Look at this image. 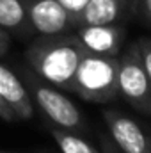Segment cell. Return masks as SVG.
Returning <instances> with one entry per match:
<instances>
[{
	"instance_id": "cell-1",
	"label": "cell",
	"mask_w": 151,
	"mask_h": 153,
	"mask_svg": "<svg viewBox=\"0 0 151 153\" xmlns=\"http://www.w3.org/2000/svg\"><path fill=\"white\" fill-rule=\"evenodd\" d=\"M85 48L75 34H53L36 38L25 52L27 66L44 82L73 93L78 62Z\"/></svg>"
},
{
	"instance_id": "cell-2",
	"label": "cell",
	"mask_w": 151,
	"mask_h": 153,
	"mask_svg": "<svg viewBox=\"0 0 151 153\" xmlns=\"http://www.w3.org/2000/svg\"><path fill=\"white\" fill-rule=\"evenodd\" d=\"M20 75H21V82L27 87L32 102L48 117L50 125L78 134L82 137L89 134V126H87V121L82 114V111L70 98H66L55 85L44 82L27 64L20 68Z\"/></svg>"
},
{
	"instance_id": "cell-3",
	"label": "cell",
	"mask_w": 151,
	"mask_h": 153,
	"mask_svg": "<svg viewBox=\"0 0 151 153\" xmlns=\"http://www.w3.org/2000/svg\"><path fill=\"white\" fill-rule=\"evenodd\" d=\"M119 55L84 52L73 82V93L93 103H110L119 98Z\"/></svg>"
},
{
	"instance_id": "cell-4",
	"label": "cell",
	"mask_w": 151,
	"mask_h": 153,
	"mask_svg": "<svg viewBox=\"0 0 151 153\" xmlns=\"http://www.w3.org/2000/svg\"><path fill=\"white\" fill-rule=\"evenodd\" d=\"M119 96H123L135 111L151 116V82L141 61L137 43H132L124 53H119Z\"/></svg>"
},
{
	"instance_id": "cell-5",
	"label": "cell",
	"mask_w": 151,
	"mask_h": 153,
	"mask_svg": "<svg viewBox=\"0 0 151 153\" xmlns=\"http://www.w3.org/2000/svg\"><path fill=\"white\" fill-rule=\"evenodd\" d=\"M103 121L109 135L121 153H151V130L124 114L123 111L105 109Z\"/></svg>"
},
{
	"instance_id": "cell-6",
	"label": "cell",
	"mask_w": 151,
	"mask_h": 153,
	"mask_svg": "<svg viewBox=\"0 0 151 153\" xmlns=\"http://www.w3.org/2000/svg\"><path fill=\"white\" fill-rule=\"evenodd\" d=\"M34 34L53 36L75 30L73 18L57 0H23Z\"/></svg>"
},
{
	"instance_id": "cell-7",
	"label": "cell",
	"mask_w": 151,
	"mask_h": 153,
	"mask_svg": "<svg viewBox=\"0 0 151 153\" xmlns=\"http://www.w3.org/2000/svg\"><path fill=\"white\" fill-rule=\"evenodd\" d=\"M137 0H89L76 20V29L84 25H123L135 16Z\"/></svg>"
},
{
	"instance_id": "cell-8",
	"label": "cell",
	"mask_w": 151,
	"mask_h": 153,
	"mask_svg": "<svg viewBox=\"0 0 151 153\" xmlns=\"http://www.w3.org/2000/svg\"><path fill=\"white\" fill-rule=\"evenodd\" d=\"M75 30L85 52L98 55L117 57L126 39V29L123 25H84Z\"/></svg>"
},
{
	"instance_id": "cell-9",
	"label": "cell",
	"mask_w": 151,
	"mask_h": 153,
	"mask_svg": "<svg viewBox=\"0 0 151 153\" xmlns=\"http://www.w3.org/2000/svg\"><path fill=\"white\" fill-rule=\"evenodd\" d=\"M0 100L13 111L16 121H29L34 116V102L21 78L0 62Z\"/></svg>"
},
{
	"instance_id": "cell-10",
	"label": "cell",
	"mask_w": 151,
	"mask_h": 153,
	"mask_svg": "<svg viewBox=\"0 0 151 153\" xmlns=\"http://www.w3.org/2000/svg\"><path fill=\"white\" fill-rule=\"evenodd\" d=\"M0 29L18 38H30L34 34L23 0H0Z\"/></svg>"
},
{
	"instance_id": "cell-11",
	"label": "cell",
	"mask_w": 151,
	"mask_h": 153,
	"mask_svg": "<svg viewBox=\"0 0 151 153\" xmlns=\"http://www.w3.org/2000/svg\"><path fill=\"white\" fill-rule=\"evenodd\" d=\"M48 132L53 137V141L57 143L61 153H101L98 148H94L87 139H84L78 134L57 128L53 125H48Z\"/></svg>"
},
{
	"instance_id": "cell-12",
	"label": "cell",
	"mask_w": 151,
	"mask_h": 153,
	"mask_svg": "<svg viewBox=\"0 0 151 153\" xmlns=\"http://www.w3.org/2000/svg\"><path fill=\"white\" fill-rule=\"evenodd\" d=\"M135 43L139 46V53H141V61L146 70V75L151 82V38H141Z\"/></svg>"
},
{
	"instance_id": "cell-13",
	"label": "cell",
	"mask_w": 151,
	"mask_h": 153,
	"mask_svg": "<svg viewBox=\"0 0 151 153\" xmlns=\"http://www.w3.org/2000/svg\"><path fill=\"white\" fill-rule=\"evenodd\" d=\"M57 2L70 13V16L73 18V23H75V29H76V20H78L80 13L84 11V7L87 5L89 0H57Z\"/></svg>"
},
{
	"instance_id": "cell-14",
	"label": "cell",
	"mask_w": 151,
	"mask_h": 153,
	"mask_svg": "<svg viewBox=\"0 0 151 153\" xmlns=\"http://www.w3.org/2000/svg\"><path fill=\"white\" fill-rule=\"evenodd\" d=\"M135 16H139L146 25L151 27V0H137Z\"/></svg>"
},
{
	"instance_id": "cell-15",
	"label": "cell",
	"mask_w": 151,
	"mask_h": 153,
	"mask_svg": "<svg viewBox=\"0 0 151 153\" xmlns=\"http://www.w3.org/2000/svg\"><path fill=\"white\" fill-rule=\"evenodd\" d=\"M98 141H100V152L101 153H121L117 150V146L114 144V141L110 139L109 134L100 132V134H98Z\"/></svg>"
},
{
	"instance_id": "cell-16",
	"label": "cell",
	"mask_w": 151,
	"mask_h": 153,
	"mask_svg": "<svg viewBox=\"0 0 151 153\" xmlns=\"http://www.w3.org/2000/svg\"><path fill=\"white\" fill-rule=\"evenodd\" d=\"M0 119H4V121H16V117L13 114V111L0 100Z\"/></svg>"
},
{
	"instance_id": "cell-17",
	"label": "cell",
	"mask_w": 151,
	"mask_h": 153,
	"mask_svg": "<svg viewBox=\"0 0 151 153\" xmlns=\"http://www.w3.org/2000/svg\"><path fill=\"white\" fill-rule=\"evenodd\" d=\"M0 43H2V45H9V46H11V36H9L5 30H2V29H0Z\"/></svg>"
},
{
	"instance_id": "cell-18",
	"label": "cell",
	"mask_w": 151,
	"mask_h": 153,
	"mask_svg": "<svg viewBox=\"0 0 151 153\" xmlns=\"http://www.w3.org/2000/svg\"><path fill=\"white\" fill-rule=\"evenodd\" d=\"M7 50H9V45H2V43H0V57H2V55H5V53H7Z\"/></svg>"
},
{
	"instance_id": "cell-19",
	"label": "cell",
	"mask_w": 151,
	"mask_h": 153,
	"mask_svg": "<svg viewBox=\"0 0 151 153\" xmlns=\"http://www.w3.org/2000/svg\"><path fill=\"white\" fill-rule=\"evenodd\" d=\"M0 153H13V152H0Z\"/></svg>"
}]
</instances>
